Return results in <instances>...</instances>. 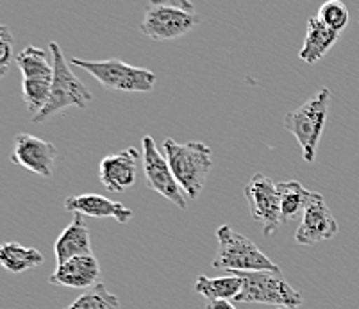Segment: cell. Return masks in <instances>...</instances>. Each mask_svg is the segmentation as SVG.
Returning <instances> with one entry per match:
<instances>
[{"mask_svg":"<svg viewBox=\"0 0 359 309\" xmlns=\"http://www.w3.org/2000/svg\"><path fill=\"white\" fill-rule=\"evenodd\" d=\"M43 261L45 258L40 250L18 242H8L0 249V263L11 274H24L27 270L43 265Z\"/></svg>","mask_w":359,"mask_h":309,"instance_id":"d6986e66","label":"cell"},{"mask_svg":"<svg viewBox=\"0 0 359 309\" xmlns=\"http://www.w3.org/2000/svg\"><path fill=\"white\" fill-rule=\"evenodd\" d=\"M163 151L186 197L197 198L204 191L205 181L213 167L211 149L202 142L177 143L174 138H165Z\"/></svg>","mask_w":359,"mask_h":309,"instance_id":"6da1fadb","label":"cell"},{"mask_svg":"<svg viewBox=\"0 0 359 309\" xmlns=\"http://www.w3.org/2000/svg\"><path fill=\"white\" fill-rule=\"evenodd\" d=\"M329 100H331V92L327 88H322L302 106L290 111L285 118V127L295 136L304 161L308 163L316 159V149H318L320 138L324 135L325 120H327Z\"/></svg>","mask_w":359,"mask_h":309,"instance_id":"277c9868","label":"cell"},{"mask_svg":"<svg viewBox=\"0 0 359 309\" xmlns=\"http://www.w3.org/2000/svg\"><path fill=\"white\" fill-rule=\"evenodd\" d=\"M201 24L195 6L186 0H152L143 8L142 32L154 41H172L190 34Z\"/></svg>","mask_w":359,"mask_h":309,"instance_id":"7a4b0ae2","label":"cell"},{"mask_svg":"<svg viewBox=\"0 0 359 309\" xmlns=\"http://www.w3.org/2000/svg\"><path fill=\"white\" fill-rule=\"evenodd\" d=\"M54 254L57 266L79 256H93L90 227L84 224L83 214H74V220L68 224L60 238L55 240Z\"/></svg>","mask_w":359,"mask_h":309,"instance_id":"9a60e30c","label":"cell"},{"mask_svg":"<svg viewBox=\"0 0 359 309\" xmlns=\"http://www.w3.org/2000/svg\"><path fill=\"white\" fill-rule=\"evenodd\" d=\"M143 172H145L147 186L152 191L165 197L174 206L186 210L188 207V197L175 181L174 172L170 168L168 159L158 151L152 136H143Z\"/></svg>","mask_w":359,"mask_h":309,"instance_id":"ba28073f","label":"cell"},{"mask_svg":"<svg viewBox=\"0 0 359 309\" xmlns=\"http://www.w3.org/2000/svg\"><path fill=\"white\" fill-rule=\"evenodd\" d=\"M243 193L249 202L254 222H259L263 226L264 236H272L277 227L283 224L277 184L272 183V179L266 175L256 174L245 184Z\"/></svg>","mask_w":359,"mask_h":309,"instance_id":"9c48e42d","label":"cell"},{"mask_svg":"<svg viewBox=\"0 0 359 309\" xmlns=\"http://www.w3.org/2000/svg\"><path fill=\"white\" fill-rule=\"evenodd\" d=\"M243 281L238 302L245 304H266L276 308L297 309L302 305L299 294L288 281L276 272H234Z\"/></svg>","mask_w":359,"mask_h":309,"instance_id":"52a82bcc","label":"cell"},{"mask_svg":"<svg viewBox=\"0 0 359 309\" xmlns=\"http://www.w3.org/2000/svg\"><path fill=\"white\" fill-rule=\"evenodd\" d=\"M13 47H15V40H13L11 32L6 25L0 27V74L6 76L8 74L9 63L13 60Z\"/></svg>","mask_w":359,"mask_h":309,"instance_id":"603a6c76","label":"cell"},{"mask_svg":"<svg viewBox=\"0 0 359 309\" xmlns=\"http://www.w3.org/2000/svg\"><path fill=\"white\" fill-rule=\"evenodd\" d=\"M208 309H236L231 301H215L208 304Z\"/></svg>","mask_w":359,"mask_h":309,"instance_id":"cb8c5ba5","label":"cell"},{"mask_svg":"<svg viewBox=\"0 0 359 309\" xmlns=\"http://www.w3.org/2000/svg\"><path fill=\"white\" fill-rule=\"evenodd\" d=\"M99 279L100 266L95 256H79L55 266V272L48 277V282L68 286V288L91 289L99 284Z\"/></svg>","mask_w":359,"mask_h":309,"instance_id":"5bb4252c","label":"cell"},{"mask_svg":"<svg viewBox=\"0 0 359 309\" xmlns=\"http://www.w3.org/2000/svg\"><path fill=\"white\" fill-rule=\"evenodd\" d=\"M277 309H286V308H277Z\"/></svg>","mask_w":359,"mask_h":309,"instance_id":"d4e9b609","label":"cell"},{"mask_svg":"<svg viewBox=\"0 0 359 309\" xmlns=\"http://www.w3.org/2000/svg\"><path fill=\"white\" fill-rule=\"evenodd\" d=\"M138 158L140 152L135 147L106 156L99 165L102 186L111 193H122L135 186L138 179Z\"/></svg>","mask_w":359,"mask_h":309,"instance_id":"8fae6325","label":"cell"},{"mask_svg":"<svg viewBox=\"0 0 359 309\" xmlns=\"http://www.w3.org/2000/svg\"><path fill=\"white\" fill-rule=\"evenodd\" d=\"M120 301L116 295H113L106 284L99 282L91 289H86L83 295L75 298L68 308L65 309H118Z\"/></svg>","mask_w":359,"mask_h":309,"instance_id":"44dd1931","label":"cell"},{"mask_svg":"<svg viewBox=\"0 0 359 309\" xmlns=\"http://www.w3.org/2000/svg\"><path fill=\"white\" fill-rule=\"evenodd\" d=\"M55 158H57V149L54 143L45 142L38 136L22 132L13 139V165H18L40 177H50Z\"/></svg>","mask_w":359,"mask_h":309,"instance_id":"30bf717a","label":"cell"},{"mask_svg":"<svg viewBox=\"0 0 359 309\" xmlns=\"http://www.w3.org/2000/svg\"><path fill=\"white\" fill-rule=\"evenodd\" d=\"M65 210L68 213L86 214V217L93 218H115L118 224H127L135 217L133 210L126 207L122 202L111 200V198L99 193H84L67 197Z\"/></svg>","mask_w":359,"mask_h":309,"instance_id":"4fadbf2b","label":"cell"},{"mask_svg":"<svg viewBox=\"0 0 359 309\" xmlns=\"http://www.w3.org/2000/svg\"><path fill=\"white\" fill-rule=\"evenodd\" d=\"M336 233H338L336 218L332 217L331 210L325 206L324 197L320 193H315L308 210L300 218V226L297 227L295 233V242L299 245H315V243L334 238Z\"/></svg>","mask_w":359,"mask_h":309,"instance_id":"7c38bea8","label":"cell"},{"mask_svg":"<svg viewBox=\"0 0 359 309\" xmlns=\"http://www.w3.org/2000/svg\"><path fill=\"white\" fill-rule=\"evenodd\" d=\"M218 250L213 259V268L234 272H276L280 274L279 265L256 245L250 238L236 233L233 227L220 226L217 229Z\"/></svg>","mask_w":359,"mask_h":309,"instance_id":"3957f363","label":"cell"},{"mask_svg":"<svg viewBox=\"0 0 359 309\" xmlns=\"http://www.w3.org/2000/svg\"><path fill=\"white\" fill-rule=\"evenodd\" d=\"M338 38V32H334L327 25L322 24L318 16H309L308 27H306L304 45L299 50V57L309 64L318 63L334 47Z\"/></svg>","mask_w":359,"mask_h":309,"instance_id":"2e32d148","label":"cell"},{"mask_svg":"<svg viewBox=\"0 0 359 309\" xmlns=\"http://www.w3.org/2000/svg\"><path fill=\"white\" fill-rule=\"evenodd\" d=\"M15 61L24 79H36V77L52 79L54 77V63L43 48L29 45L16 56Z\"/></svg>","mask_w":359,"mask_h":309,"instance_id":"ffe728a7","label":"cell"},{"mask_svg":"<svg viewBox=\"0 0 359 309\" xmlns=\"http://www.w3.org/2000/svg\"><path fill=\"white\" fill-rule=\"evenodd\" d=\"M280 200V217L283 222H292L295 218H302L304 211L308 210L309 202L313 200L315 193L306 190L299 181H286L277 184Z\"/></svg>","mask_w":359,"mask_h":309,"instance_id":"e0dca14e","label":"cell"},{"mask_svg":"<svg viewBox=\"0 0 359 309\" xmlns=\"http://www.w3.org/2000/svg\"><path fill=\"white\" fill-rule=\"evenodd\" d=\"M243 289V281L240 275L227 274L222 277H205L198 275L195 281V291L210 302L215 301H236Z\"/></svg>","mask_w":359,"mask_h":309,"instance_id":"ac0fdd59","label":"cell"},{"mask_svg":"<svg viewBox=\"0 0 359 309\" xmlns=\"http://www.w3.org/2000/svg\"><path fill=\"white\" fill-rule=\"evenodd\" d=\"M316 16L320 18V22L324 25H327L329 29H332L334 32H341L348 25V9L344 2L339 0H329L325 4L320 6Z\"/></svg>","mask_w":359,"mask_h":309,"instance_id":"7402d4cb","label":"cell"},{"mask_svg":"<svg viewBox=\"0 0 359 309\" xmlns=\"http://www.w3.org/2000/svg\"><path fill=\"white\" fill-rule=\"evenodd\" d=\"M48 48H50L52 63H54V81H52V92L48 104L40 115L31 118L34 123L43 122V120L55 115V113L65 111L68 107H81V109H84L93 100L90 90L72 71L70 63L65 60L60 45L55 43V41H50V47Z\"/></svg>","mask_w":359,"mask_h":309,"instance_id":"5b68a950","label":"cell"},{"mask_svg":"<svg viewBox=\"0 0 359 309\" xmlns=\"http://www.w3.org/2000/svg\"><path fill=\"white\" fill-rule=\"evenodd\" d=\"M70 64L83 68L104 88L116 92H152L158 83V77L152 70L133 67L120 60L84 61L79 57H72Z\"/></svg>","mask_w":359,"mask_h":309,"instance_id":"8992f818","label":"cell"}]
</instances>
